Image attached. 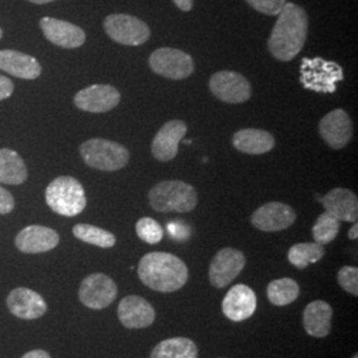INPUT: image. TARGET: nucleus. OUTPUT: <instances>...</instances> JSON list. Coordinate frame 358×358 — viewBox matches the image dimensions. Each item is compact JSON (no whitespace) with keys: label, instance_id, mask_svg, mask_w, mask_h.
Wrapping results in <instances>:
<instances>
[{"label":"nucleus","instance_id":"a19ab883","mask_svg":"<svg viewBox=\"0 0 358 358\" xmlns=\"http://www.w3.org/2000/svg\"><path fill=\"white\" fill-rule=\"evenodd\" d=\"M3 38V29L0 28V38Z\"/></svg>","mask_w":358,"mask_h":358},{"label":"nucleus","instance_id":"4468645a","mask_svg":"<svg viewBox=\"0 0 358 358\" xmlns=\"http://www.w3.org/2000/svg\"><path fill=\"white\" fill-rule=\"evenodd\" d=\"M296 220V213L291 206L282 202H269L259 207L251 217V223L257 230L278 232L289 229Z\"/></svg>","mask_w":358,"mask_h":358},{"label":"nucleus","instance_id":"f03ea898","mask_svg":"<svg viewBox=\"0 0 358 358\" xmlns=\"http://www.w3.org/2000/svg\"><path fill=\"white\" fill-rule=\"evenodd\" d=\"M137 272L148 288L161 294L179 291L189 280L186 263L178 256L161 251L142 256Z\"/></svg>","mask_w":358,"mask_h":358},{"label":"nucleus","instance_id":"58836bf2","mask_svg":"<svg viewBox=\"0 0 358 358\" xmlns=\"http://www.w3.org/2000/svg\"><path fill=\"white\" fill-rule=\"evenodd\" d=\"M348 236H349V239L350 241H356L358 238V224L357 222L356 223H353V227L349 230V234H348Z\"/></svg>","mask_w":358,"mask_h":358},{"label":"nucleus","instance_id":"f704fd0d","mask_svg":"<svg viewBox=\"0 0 358 358\" xmlns=\"http://www.w3.org/2000/svg\"><path fill=\"white\" fill-rule=\"evenodd\" d=\"M13 93V83L8 77L0 75V101L11 97Z\"/></svg>","mask_w":358,"mask_h":358},{"label":"nucleus","instance_id":"f257e3e1","mask_svg":"<svg viewBox=\"0 0 358 358\" xmlns=\"http://www.w3.org/2000/svg\"><path fill=\"white\" fill-rule=\"evenodd\" d=\"M309 17L303 7L287 3L268 38V51L280 62H291L301 52L308 38Z\"/></svg>","mask_w":358,"mask_h":358},{"label":"nucleus","instance_id":"39448f33","mask_svg":"<svg viewBox=\"0 0 358 358\" xmlns=\"http://www.w3.org/2000/svg\"><path fill=\"white\" fill-rule=\"evenodd\" d=\"M80 154L85 165L101 171L121 170L128 165L130 159L125 146L103 138H92L81 143Z\"/></svg>","mask_w":358,"mask_h":358},{"label":"nucleus","instance_id":"2f4dec72","mask_svg":"<svg viewBox=\"0 0 358 358\" xmlns=\"http://www.w3.org/2000/svg\"><path fill=\"white\" fill-rule=\"evenodd\" d=\"M337 282L338 285L348 292L353 294L355 297L358 296V268L352 266H345L338 271L337 273Z\"/></svg>","mask_w":358,"mask_h":358},{"label":"nucleus","instance_id":"cd10ccee","mask_svg":"<svg viewBox=\"0 0 358 358\" xmlns=\"http://www.w3.org/2000/svg\"><path fill=\"white\" fill-rule=\"evenodd\" d=\"M325 255L324 245L316 243L294 244L288 251L289 263L297 269H306L308 266L320 262Z\"/></svg>","mask_w":358,"mask_h":358},{"label":"nucleus","instance_id":"6ab92c4d","mask_svg":"<svg viewBox=\"0 0 358 358\" xmlns=\"http://www.w3.org/2000/svg\"><path fill=\"white\" fill-rule=\"evenodd\" d=\"M60 243V236L56 231L45 226H28L15 238V245L24 254H41L56 248Z\"/></svg>","mask_w":358,"mask_h":358},{"label":"nucleus","instance_id":"37998d69","mask_svg":"<svg viewBox=\"0 0 358 358\" xmlns=\"http://www.w3.org/2000/svg\"><path fill=\"white\" fill-rule=\"evenodd\" d=\"M220 358H223V357H220Z\"/></svg>","mask_w":358,"mask_h":358},{"label":"nucleus","instance_id":"9b49d317","mask_svg":"<svg viewBox=\"0 0 358 358\" xmlns=\"http://www.w3.org/2000/svg\"><path fill=\"white\" fill-rule=\"evenodd\" d=\"M208 88L217 99L227 103H245L252 94L250 81L243 75L232 71L214 73L210 78Z\"/></svg>","mask_w":358,"mask_h":358},{"label":"nucleus","instance_id":"9d476101","mask_svg":"<svg viewBox=\"0 0 358 358\" xmlns=\"http://www.w3.org/2000/svg\"><path fill=\"white\" fill-rule=\"evenodd\" d=\"M245 256L236 248L226 247L213 257L208 268V279L213 287L217 289L226 288L234 282L245 267Z\"/></svg>","mask_w":358,"mask_h":358},{"label":"nucleus","instance_id":"e433bc0d","mask_svg":"<svg viewBox=\"0 0 358 358\" xmlns=\"http://www.w3.org/2000/svg\"><path fill=\"white\" fill-rule=\"evenodd\" d=\"M180 11L189 13L194 7V0H173Z\"/></svg>","mask_w":358,"mask_h":358},{"label":"nucleus","instance_id":"c756f323","mask_svg":"<svg viewBox=\"0 0 358 358\" xmlns=\"http://www.w3.org/2000/svg\"><path fill=\"white\" fill-rule=\"evenodd\" d=\"M340 227H341V222L338 219H336L327 211L322 213L320 217H317V220L312 229V235H313L315 242L321 245L332 243L340 232Z\"/></svg>","mask_w":358,"mask_h":358},{"label":"nucleus","instance_id":"393cba45","mask_svg":"<svg viewBox=\"0 0 358 358\" xmlns=\"http://www.w3.org/2000/svg\"><path fill=\"white\" fill-rule=\"evenodd\" d=\"M28 178V170L23 158L11 149H0V183L22 185Z\"/></svg>","mask_w":358,"mask_h":358},{"label":"nucleus","instance_id":"7c9ffc66","mask_svg":"<svg viewBox=\"0 0 358 358\" xmlns=\"http://www.w3.org/2000/svg\"><path fill=\"white\" fill-rule=\"evenodd\" d=\"M136 232L142 242L148 244L159 243L164 238L162 226L153 217H141L136 224Z\"/></svg>","mask_w":358,"mask_h":358},{"label":"nucleus","instance_id":"c9c22d12","mask_svg":"<svg viewBox=\"0 0 358 358\" xmlns=\"http://www.w3.org/2000/svg\"><path fill=\"white\" fill-rule=\"evenodd\" d=\"M183 227H185V224H182V223H169V226H167L170 235L174 236L176 239H179V241L187 236V234L183 232V230H185Z\"/></svg>","mask_w":358,"mask_h":358},{"label":"nucleus","instance_id":"c85d7f7f","mask_svg":"<svg viewBox=\"0 0 358 358\" xmlns=\"http://www.w3.org/2000/svg\"><path fill=\"white\" fill-rule=\"evenodd\" d=\"M73 235L78 241L84 243L93 244L101 248H112L115 245L117 239L115 235L109 231L103 230L100 227L80 223L73 227Z\"/></svg>","mask_w":358,"mask_h":358},{"label":"nucleus","instance_id":"79ce46f5","mask_svg":"<svg viewBox=\"0 0 358 358\" xmlns=\"http://www.w3.org/2000/svg\"><path fill=\"white\" fill-rule=\"evenodd\" d=\"M352 358H358V356H357V355H355V356H353V357H352Z\"/></svg>","mask_w":358,"mask_h":358},{"label":"nucleus","instance_id":"2eb2a0df","mask_svg":"<svg viewBox=\"0 0 358 358\" xmlns=\"http://www.w3.org/2000/svg\"><path fill=\"white\" fill-rule=\"evenodd\" d=\"M319 130L322 140L332 149H344L353 137V124L344 109H334L321 118Z\"/></svg>","mask_w":358,"mask_h":358},{"label":"nucleus","instance_id":"ea45409f","mask_svg":"<svg viewBox=\"0 0 358 358\" xmlns=\"http://www.w3.org/2000/svg\"><path fill=\"white\" fill-rule=\"evenodd\" d=\"M28 1L32 4H48V3L56 1V0H28Z\"/></svg>","mask_w":358,"mask_h":358},{"label":"nucleus","instance_id":"aec40b11","mask_svg":"<svg viewBox=\"0 0 358 358\" xmlns=\"http://www.w3.org/2000/svg\"><path fill=\"white\" fill-rule=\"evenodd\" d=\"M7 307L22 320H36L47 312V303L41 294L28 288H15L7 297Z\"/></svg>","mask_w":358,"mask_h":358},{"label":"nucleus","instance_id":"473e14b6","mask_svg":"<svg viewBox=\"0 0 358 358\" xmlns=\"http://www.w3.org/2000/svg\"><path fill=\"white\" fill-rule=\"evenodd\" d=\"M254 10L259 13L278 16L282 11V7L288 3V0H245Z\"/></svg>","mask_w":358,"mask_h":358},{"label":"nucleus","instance_id":"6e6552de","mask_svg":"<svg viewBox=\"0 0 358 358\" xmlns=\"http://www.w3.org/2000/svg\"><path fill=\"white\" fill-rule=\"evenodd\" d=\"M149 65L154 73L170 80H185L194 72V60L186 52L177 48H159L149 57Z\"/></svg>","mask_w":358,"mask_h":358},{"label":"nucleus","instance_id":"4be33fe9","mask_svg":"<svg viewBox=\"0 0 358 358\" xmlns=\"http://www.w3.org/2000/svg\"><path fill=\"white\" fill-rule=\"evenodd\" d=\"M0 69L23 80H35L41 75V65L34 56L15 50L0 51Z\"/></svg>","mask_w":358,"mask_h":358},{"label":"nucleus","instance_id":"20e7f679","mask_svg":"<svg viewBox=\"0 0 358 358\" xmlns=\"http://www.w3.org/2000/svg\"><path fill=\"white\" fill-rule=\"evenodd\" d=\"M45 202L53 213L62 217H76L87 207V195L76 178L62 176L47 186Z\"/></svg>","mask_w":358,"mask_h":358},{"label":"nucleus","instance_id":"1a4fd4ad","mask_svg":"<svg viewBox=\"0 0 358 358\" xmlns=\"http://www.w3.org/2000/svg\"><path fill=\"white\" fill-rule=\"evenodd\" d=\"M118 287L112 278L105 273H92L87 276L80 285L78 299L90 309L100 310L108 308L115 300Z\"/></svg>","mask_w":358,"mask_h":358},{"label":"nucleus","instance_id":"f3484780","mask_svg":"<svg viewBox=\"0 0 358 358\" xmlns=\"http://www.w3.org/2000/svg\"><path fill=\"white\" fill-rule=\"evenodd\" d=\"M257 299L252 288L245 284H236L223 299V315L231 321L241 322L250 319L255 313Z\"/></svg>","mask_w":358,"mask_h":358},{"label":"nucleus","instance_id":"423d86ee","mask_svg":"<svg viewBox=\"0 0 358 358\" xmlns=\"http://www.w3.org/2000/svg\"><path fill=\"white\" fill-rule=\"evenodd\" d=\"M343 80L344 72L337 63L327 62L321 57H306L301 62L300 81L307 90L321 93H333L336 90V84Z\"/></svg>","mask_w":358,"mask_h":358},{"label":"nucleus","instance_id":"a211bd4d","mask_svg":"<svg viewBox=\"0 0 358 358\" xmlns=\"http://www.w3.org/2000/svg\"><path fill=\"white\" fill-rule=\"evenodd\" d=\"M187 133V127L180 120L167 121L158 130L152 142V154L161 162H169L178 154L179 143Z\"/></svg>","mask_w":358,"mask_h":358},{"label":"nucleus","instance_id":"a878e982","mask_svg":"<svg viewBox=\"0 0 358 358\" xmlns=\"http://www.w3.org/2000/svg\"><path fill=\"white\" fill-rule=\"evenodd\" d=\"M150 358H198V346L187 337H171L154 346Z\"/></svg>","mask_w":358,"mask_h":358},{"label":"nucleus","instance_id":"7ed1b4c3","mask_svg":"<svg viewBox=\"0 0 358 358\" xmlns=\"http://www.w3.org/2000/svg\"><path fill=\"white\" fill-rule=\"evenodd\" d=\"M149 203L158 213H190L198 205V194L183 180H164L150 189Z\"/></svg>","mask_w":358,"mask_h":358},{"label":"nucleus","instance_id":"412c9836","mask_svg":"<svg viewBox=\"0 0 358 358\" xmlns=\"http://www.w3.org/2000/svg\"><path fill=\"white\" fill-rule=\"evenodd\" d=\"M325 211L340 222L356 223L358 219L357 195L349 189L336 187L322 198H319Z\"/></svg>","mask_w":358,"mask_h":358},{"label":"nucleus","instance_id":"bb28decb","mask_svg":"<svg viewBox=\"0 0 358 358\" xmlns=\"http://www.w3.org/2000/svg\"><path fill=\"white\" fill-rule=\"evenodd\" d=\"M267 296L272 306L285 307L297 300V297L300 296V285L291 278L276 279L269 282Z\"/></svg>","mask_w":358,"mask_h":358},{"label":"nucleus","instance_id":"4c0bfd02","mask_svg":"<svg viewBox=\"0 0 358 358\" xmlns=\"http://www.w3.org/2000/svg\"><path fill=\"white\" fill-rule=\"evenodd\" d=\"M22 358H51L50 353L43 350V349H36V350H31L26 353Z\"/></svg>","mask_w":358,"mask_h":358},{"label":"nucleus","instance_id":"ddd939ff","mask_svg":"<svg viewBox=\"0 0 358 358\" xmlns=\"http://www.w3.org/2000/svg\"><path fill=\"white\" fill-rule=\"evenodd\" d=\"M121 101L120 90L113 85L96 84L81 90L75 96V105L78 109L90 113H106L115 109Z\"/></svg>","mask_w":358,"mask_h":358},{"label":"nucleus","instance_id":"b1692460","mask_svg":"<svg viewBox=\"0 0 358 358\" xmlns=\"http://www.w3.org/2000/svg\"><path fill=\"white\" fill-rule=\"evenodd\" d=\"M275 137L260 129H242L232 138V145L236 150L252 155L268 153L275 148Z\"/></svg>","mask_w":358,"mask_h":358},{"label":"nucleus","instance_id":"0eeeda50","mask_svg":"<svg viewBox=\"0 0 358 358\" xmlns=\"http://www.w3.org/2000/svg\"><path fill=\"white\" fill-rule=\"evenodd\" d=\"M103 31L115 43L137 47L150 38V28L141 19L128 13H112L103 20Z\"/></svg>","mask_w":358,"mask_h":358},{"label":"nucleus","instance_id":"dca6fc26","mask_svg":"<svg viewBox=\"0 0 358 358\" xmlns=\"http://www.w3.org/2000/svg\"><path fill=\"white\" fill-rule=\"evenodd\" d=\"M118 320L128 329H143L155 320V309L141 296L129 294L120 301Z\"/></svg>","mask_w":358,"mask_h":358},{"label":"nucleus","instance_id":"f8f14e48","mask_svg":"<svg viewBox=\"0 0 358 358\" xmlns=\"http://www.w3.org/2000/svg\"><path fill=\"white\" fill-rule=\"evenodd\" d=\"M38 24L45 38L60 48L75 50L85 44L87 35L84 29L76 24L50 16L41 17Z\"/></svg>","mask_w":358,"mask_h":358},{"label":"nucleus","instance_id":"72a5a7b5","mask_svg":"<svg viewBox=\"0 0 358 358\" xmlns=\"http://www.w3.org/2000/svg\"><path fill=\"white\" fill-rule=\"evenodd\" d=\"M15 207L13 194L0 186V215L10 214Z\"/></svg>","mask_w":358,"mask_h":358},{"label":"nucleus","instance_id":"5701e85b","mask_svg":"<svg viewBox=\"0 0 358 358\" xmlns=\"http://www.w3.org/2000/svg\"><path fill=\"white\" fill-rule=\"evenodd\" d=\"M333 308L322 300L309 303L303 315V324L306 332L316 337L324 338L332 331Z\"/></svg>","mask_w":358,"mask_h":358}]
</instances>
